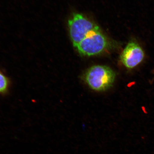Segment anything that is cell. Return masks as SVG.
I'll return each mask as SVG.
<instances>
[{
  "mask_svg": "<svg viewBox=\"0 0 154 154\" xmlns=\"http://www.w3.org/2000/svg\"><path fill=\"white\" fill-rule=\"evenodd\" d=\"M115 78L110 68L102 65L90 67L85 75L84 79L90 87L96 91H105L113 84Z\"/></svg>",
  "mask_w": 154,
  "mask_h": 154,
  "instance_id": "1",
  "label": "cell"
},
{
  "mask_svg": "<svg viewBox=\"0 0 154 154\" xmlns=\"http://www.w3.org/2000/svg\"><path fill=\"white\" fill-rule=\"evenodd\" d=\"M109 45V40L99 28L88 34L76 48L80 54L92 56L103 53Z\"/></svg>",
  "mask_w": 154,
  "mask_h": 154,
  "instance_id": "2",
  "label": "cell"
},
{
  "mask_svg": "<svg viewBox=\"0 0 154 154\" xmlns=\"http://www.w3.org/2000/svg\"><path fill=\"white\" fill-rule=\"evenodd\" d=\"M69 35L73 46L77 45L88 35L99 27L82 14L74 13L68 21Z\"/></svg>",
  "mask_w": 154,
  "mask_h": 154,
  "instance_id": "3",
  "label": "cell"
},
{
  "mask_svg": "<svg viewBox=\"0 0 154 154\" xmlns=\"http://www.w3.org/2000/svg\"><path fill=\"white\" fill-rule=\"evenodd\" d=\"M144 57V51L139 44L135 42L131 41L123 50L120 59L126 68L132 69L143 62Z\"/></svg>",
  "mask_w": 154,
  "mask_h": 154,
  "instance_id": "4",
  "label": "cell"
},
{
  "mask_svg": "<svg viewBox=\"0 0 154 154\" xmlns=\"http://www.w3.org/2000/svg\"><path fill=\"white\" fill-rule=\"evenodd\" d=\"M9 86L8 78L0 70V94L6 93L8 91Z\"/></svg>",
  "mask_w": 154,
  "mask_h": 154,
  "instance_id": "5",
  "label": "cell"
}]
</instances>
